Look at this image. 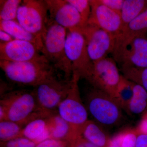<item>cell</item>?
Instances as JSON below:
<instances>
[{
    "instance_id": "cell-34",
    "label": "cell",
    "mask_w": 147,
    "mask_h": 147,
    "mask_svg": "<svg viewBox=\"0 0 147 147\" xmlns=\"http://www.w3.org/2000/svg\"><path fill=\"white\" fill-rule=\"evenodd\" d=\"M14 39V38L7 32L4 31L2 30H0L1 43H6L11 42Z\"/></svg>"
},
{
    "instance_id": "cell-23",
    "label": "cell",
    "mask_w": 147,
    "mask_h": 147,
    "mask_svg": "<svg viewBox=\"0 0 147 147\" xmlns=\"http://www.w3.org/2000/svg\"><path fill=\"white\" fill-rule=\"evenodd\" d=\"M120 70L125 78L141 86L147 91V67H121Z\"/></svg>"
},
{
    "instance_id": "cell-13",
    "label": "cell",
    "mask_w": 147,
    "mask_h": 147,
    "mask_svg": "<svg viewBox=\"0 0 147 147\" xmlns=\"http://www.w3.org/2000/svg\"><path fill=\"white\" fill-rule=\"evenodd\" d=\"M89 1L91 12L88 24L97 26L116 38L121 30L120 14L100 3L98 0Z\"/></svg>"
},
{
    "instance_id": "cell-20",
    "label": "cell",
    "mask_w": 147,
    "mask_h": 147,
    "mask_svg": "<svg viewBox=\"0 0 147 147\" xmlns=\"http://www.w3.org/2000/svg\"><path fill=\"white\" fill-rule=\"evenodd\" d=\"M147 9V0H124L121 13V30Z\"/></svg>"
},
{
    "instance_id": "cell-16",
    "label": "cell",
    "mask_w": 147,
    "mask_h": 147,
    "mask_svg": "<svg viewBox=\"0 0 147 147\" xmlns=\"http://www.w3.org/2000/svg\"><path fill=\"white\" fill-rule=\"evenodd\" d=\"M50 138L72 142L77 136L69 124L57 113L47 117Z\"/></svg>"
},
{
    "instance_id": "cell-10",
    "label": "cell",
    "mask_w": 147,
    "mask_h": 147,
    "mask_svg": "<svg viewBox=\"0 0 147 147\" xmlns=\"http://www.w3.org/2000/svg\"><path fill=\"white\" fill-rule=\"evenodd\" d=\"M84 36L86 42L87 51L92 62L107 57L113 54L115 38L97 26L88 24L79 29Z\"/></svg>"
},
{
    "instance_id": "cell-33",
    "label": "cell",
    "mask_w": 147,
    "mask_h": 147,
    "mask_svg": "<svg viewBox=\"0 0 147 147\" xmlns=\"http://www.w3.org/2000/svg\"><path fill=\"white\" fill-rule=\"evenodd\" d=\"M136 147H147V134H138Z\"/></svg>"
},
{
    "instance_id": "cell-19",
    "label": "cell",
    "mask_w": 147,
    "mask_h": 147,
    "mask_svg": "<svg viewBox=\"0 0 147 147\" xmlns=\"http://www.w3.org/2000/svg\"><path fill=\"white\" fill-rule=\"evenodd\" d=\"M81 136L98 147H108L111 140L102 126L90 120H88L83 127Z\"/></svg>"
},
{
    "instance_id": "cell-5",
    "label": "cell",
    "mask_w": 147,
    "mask_h": 147,
    "mask_svg": "<svg viewBox=\"0 0 147 147\" xmlns=\"http://www.w3.org/2000/svg\"><path fill=\"white\" fill-rule=\"evenodd\" d=\"M80 78L72 74V84L67 96L58 106L57 113L71 127L77 137L81 136L83 127L88 120V112L80 95Z\"/></svg>"
},
{
    "instance_id": "cell-22",
    "label": "cell",
    "mask_w": 147,
    "mask_h": 147,
    "mask_svg": "<svg viewBox=\"0 0 147 147\" xmlns=\"http://www.w3.org/2000/svg\"><path fill=\"white\" fill-rule=\"evenodd\" d=\"M134 84L122 76L114 98L123 110H125L133 97Z\"/></svg>"
},
{
    "instance_id": "cell-32",
    "label": "cell",
    "mask_w": 147,
    "mask_h": 147,
    "mask_svg": "<svg viewBox=\"0 0 147 147\" xmlns=\"http://www.w3.org/2000/svg\"><path fill=\"white\" fill-rule=\"evenodd\" d=\"M138 134H147V114L145 113L143 115L142 120L136 128Z\"/></svg>"
},
{
    "instance_id": "cell-30",
    "label": "cell",
    "mask_w": 147,
    "mask_h": 147,
    "mask_svg": "<svg viewBox=\"0 0 147 147\" xmlns=\"http://www.w3.org/2000/svg\"><path fill=\"white\" fill-rule=\"evenodd\" d=\"M101 4L120 14L124 0H98Z\"/></svg>"
},
{
    "instance_id": "cell-7",
    "label": "cell",
    "mask_w": 147,
    "mask_h": 147,
    "mask_svg": "<svg viewBox=\"0 0 147 147\" xmlns=\"http://www.w3.org/2000/svg\"><path fill=\"white\" fill-rule=\"evenodd\" d=\"M71 84V77L63 80L56 77L35 87L33 91L40 110L49 116L57 113L55 110L67 96Z\"/></svg>"
},
{
    "instance_id": "cell-18",
    "label": "cell",
    "mask_w": 147,
    "mask_h": 147,
    "mask_svg": "<svg viewBox=\"0 0 147 147\" xmlns=\"http://www.w3.org/2000/svg\"><path fill=\"white\" fill-rule=\"evenodd\" d=\"M0 30L6 32L14 39L32 42L41 53L43 47L42 40L28 32L17 21H0Z\"/></svg>"
},
{
    "instance_id": "cell-35",
    "label": "cell",
    "mask_w": 147,
    "mask_h": 147,
    "mask_svg": "<svg viewBox=\"0 0 147 147\" xmlns=\"http://www.w3.org/2000/svg\"><path fill=\"white\" fill-rule=\"evenodd\" d=\"M108 147H120V146L117 144L113 141L111 138L110 144L108 145Z\"/></svg>"
},
{
    "instance_id": "cell-27",
    "label": "cell",
    "mask_w": 147,
    "mask_h": 147,
    "mask_svg": "<svg viewBox=\"0 0 147 147\" xmlns=\"http://www.w3.org/2000/svg\"><path fill=\"white\" fill-rule=\"evenodd\" d=\"M78 11L82 17L84 27L88 24L91 12L89 0H67Z\"/></svg>"
},
{
    "instance_id": "cell-12",
    "label": "cell",
    "mask_w": 147,
    "mask_h": 147,
    "mask_svg": "<svg viewBox=\"0 0 147 147\" xmlns=\"http://www.w3.org/2000/svg\"><path fill=\"white\" fill-rule=\"evenodd\" d=\"M50 19L67 30L84 27L82 17L76 9L67 0H45Z\"/></svg>"
},
{
    "instance_id": "cell-24",
    "label": "cell",
    "mask_w": 147,
    "mask_h": 147,
    "mask_svg": "<svg viewBox=\"0 0 147 147\" xmlns=\"http://www.w3.org/2000/svg\"><path fill=\"white\" fill-rule=\"evenodd\" d=\"M21 0H1L0 21H17L18 8Z\"/></svg>"
},
{
    "instance_id": "cell-26",
    "label": "cell",
    "mask_w": 147,
    "mask_h": 147,
    "mask_svg": "<svg viewBox=\"0 0 147 147\" xmlns=\"http://www.w3.org/2000/svg\"><path fill=\"white\" fill-rule=\"evenodd\" d=\"M137 135L136 129H127L117 134L111 139L120 147H136Z\"/></svg>"
},
{
    "instance_id": "cell-1",
    "label": "cell",
    "mask_w": 147,
    "mask_h": 147,
    "mask_svg": "<svg viewBox=\"0 0 147 147\" xmlns=\"http://www.w3.org/2000/svg\"><path fill=\"white\" fill-rule=\"evenodd\" d=\"M0 67L10 82L34 88L56 77L57 71L47 60L25 62L0 60Z\"/></svg>"
},
{
    "instance_id": "cell-31",
    "label": "cell",
    "mask_w": 147,
    "mask_h": 147,
    "mask_svg": "<svg viewBox=\"0 0 147 147\" xmlns=\"http://www.w3.org/2000/svg\"><path fill=\"white\" fill-rule=\"evenodd\" d=\"M71 147H98L88 141L82 136L77 137L71 143Z\"/></svg>"
},
{
    "instance_id": "cell-3",
    "label": "cell",
    "mask_w": 147,
    "mask_h": 147,
    "mask_svg": "<svg viewBox=\"0 0 147 147\" xmlns=\"http://www.w3.org/2000/svg\"><path fill=\"white\" fill-rule=\"evenodd\" d=\"M67 30L56 24L49 18L47 30L43 40L41 54L57 70L64 74L67 79L72 76L70 62L67 57L65 44Z\"/></svg>"
},
{
    "instance_id": "cell-6",
    "label": "cell",
    "mask_w": 147,
    "mask_h": 147,
    "mask_svg": "<svg viewBox=\"0 0 147 147\" xmlns=\"http://www.w3.org/2000/svg\"><path fill=\"white\" fill-rule=\"evenodd\" d=\"M48 12L45 0H24L18 8L17 21L43 41L49 19Z\"/></svg>"
},
{
    "instance_id": "cell-29",
    "label": "cell",
    "mask_w": 147,
    "mask_h": 147,
    "mask_svg": "<svg viewBox=\"0 0 147 147\" xmlns=\"http://www.w3.org/2000/svg\"><path fill=\"white\" fill-rule=\"evenodd\" d=\"M71 142L49 138L36 145V147H71Z\"/></svg>"
},
{
    "instance_id": "cell-36",
    "label": "cell",
    "mask_w": 147,
    "mask_h": 147,
    "mask_svg": "<svg viewBox=\"0 0 147 147\" xmlns=\"http://www.w3.org/2000/svg\"><path fill=\"white\" fill-rule=\"evenodd\" d=\"M147 113V111H146V113Z\"/></svg>"
},
{
    "instance_id": "cell-17",
    "label": "cell",
    "mask_w": 147,
    "mask_h": 147,
    "mask_svg": "<svg viewBox=\"0 0 147 147\" xmlns=\"http://www.w3.org/2000/svg\"><path fill=\"white\" fill-rule=\"evenodd\" d=\"M47 118H38L33 120L24 126L20 137L31 140L37 144L50 138Z\"/></svg>"
},
{
    "instance_id": "cell-28",
    "label": "cell",
    "mask_w": 147,
    "mask_h": 147,
    "mask_svg": "<svg viewBox=\"0 0 147 147\" xmlns=\"http://www.w3.org/2000/svg\"><path fill=\"white\" fill-rule=\"evenodd\" d=\"M0 142V147H36L37 145L34 142L22 137Z\"/></svg>"
},
{
    "instance_id": "cell-8",
    "label": "cell",
    "mask_w": 147,
    "mask_h": 147,
    "mask_svg": "<svg viewBox=\"0 0 147 147\" xmlns=\"http://www.w3.org/2000/svg\"><path fill=\"white\" fill-rule=\"evenodd\" d=\"M122 76L115 60L107 57L93 62L86 80L92 87L114 97Z\"/></svg>"
},
{
    "instance_id": "cell-14",
    "label": "cell",
    "mask_w": 147,
    "mask_h": 147,
    "mask_svg": "<svg viewBox=\"0 0 147 147\" xmlns=\"http://www.w3.org/2000/svg\"><path fill=\"white\" fill-rule=\"evenodd\" d=\"M114 59L120 67H147V36L135 38Z\"/></svg>"
},
{
    "instance_id": "cell-11",
    "label": "cell",
    "mask_w": 147,
    "mask_h": 147,
    "mask_svg": "<svg viewBox=\"0 0 147 147\" xmlns=\"http://www.w3.org/2000/svg\"><path fill=\"white\" fill-rule=\"evenodd\" d=\"M0 60L25 62L47 59L32 42L14 39L11 42L0 43Z\"/></svg>"
},
{
    "instance_id": "cell-25",
    "label": "cell",
    "mask_w": 147,
    "mask_h": 147,
    "mask_svg": "<svg viewBox=\"0 0 147 147\" xmlns=\"http://www.w3.org/2000/svg\"><path fill=\"white\" fill-rule=\"evenodd\" d=\"M24 127L9 120L0 121V142H5L20 137Z\"/></svg>"
},
{
    "instance_id": "cell-4",
    "label": "cell",
    "mask_w": 147,
    "mask_h": 147,
    "mask_svg": "<svg viewBox=\"0 0 147 147\" xmlns=\"http://www.w3.org/2000/svg\"><path fill=\"white\" fill-rule=\"evenodd\" d=\"M86 106L93 121L101 126H116L123 118V109L115 98L93 87L87 93Z\"/></svg>"
},
{
    "instance_id": "cell-15",
    "label": "cell",
    "mask_w": 147,
    "mask_h": 147,
    "mask_svg": "<svg viewBox=\"0 0 147 147\" xmlns=\"http://www.w3.org/2000/svg\"><path fill=\"white\" fill-rule=\"evenodd\" d=\"M147 9L131 21L115 38L112 54L115 59L132 40L137 37L146 36Z\"/></svg>"
},
{
    "instance_id": "cell-9",
    "label": "cell",
    "mask_w": 147,
    "mask_h": 147,
    "mask_svg": "<svg viewBox=\"0 0 147 147\" xmlns=\"http://www.w3.org/2000/svg\"><path fill=\"white\" fill-rule=\"evenodd\" d=\"M65 51L71 65L72 74L86 80L93 62L88 54L85 37L78 30H67Z\"/></svg>"
},
{
    "instance_id": "cell-2",
    "label": "cell",
    "mask_w": 147,
    "mask_h": 147,
    "mask_svg": "<svg viewBox=\"0 0 147 147\" xmlns=\"http://www.w3.org/2000/svg\"><path fill=\"white\" fill-rule=\"evenodd\" d=\"M0 106L5 110V120L16 122L23 126L35 119L49 117L40 109L33 90L8 92L2 96Z\"/></svg>"
},
{
    "instance_id": "cell-21",
    "label": "cell",
    "mask_w": 147,
    "mask_h": 147,
    "mask_svg": "<svg viewBox=\"0 0 147 147\" xmlns=\"http://www.w3.org/2000/svg\"><path fill=\"white\" fill-rule=\"evenodd\" d=\"M125 110L131 115H144L146 112L147 91L143 87L134 84L133 97Z\"/></svg>"
}]
</instances>
